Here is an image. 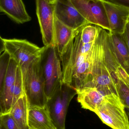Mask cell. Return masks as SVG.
<instances>
[{
    "label": "cell",
    "mask_w": 129,
    "mask_h": 129,
    "mask_svg": "<svg viewBox=\"0 0 129 129\" xmlns=\"http://www.w3.org/2000/svg\"><path fill=\"white\" fill-rule=\"evenodd\" d=\"M76 91L77 101L82 107L94 112L101 104L105 96L95 88H83Z\"/></svg>",
    "instance_id": "obj_16"
},
{
    "label": "cell",
    "mask_w": 129,
    "mask_h": 129,
    "mask_svg": "<svg viewBox=\"0 0 129 129\" xmlns=\"http://www.w3.org/2000/svg\"><path fill=\"white\" fill-rule=\"evenodd\" d=\"M76 94L75 89L63 83L61 87L48 99L46 108L57 129H65L68 106Z\"/></svg>",
    "instance_id": "obj_6"
},
{
    "label": "cell",
    "mask_w": 129,
    "mask_h": 129,
    "mask_svg": "<svg viewBox=\"0 0 129 129\" xmlns=\"http://www.w3.org/2000/svg\"><path fill=\"white\" fill-rule=\"evenodd\" d=\"M80 29L71 39L64 52L59 57L61 63L63 82L70 86L72 77L88 53L94 42L84 44L80 37Z\"/></svg>",
    "instance_id": "obj_3"
},
{
    "label": "cell",
    "mask_w": 129,
    "mask_h": 129,
    "mask_svg": "<svg viewBox=\"0 0 129 129\" xmlns=\"http://www.w3.org/2000/svg\"><path fill=\"white\" fill-rule=\"evenodd\" d=\"M89 24L110 31V25L103 0H70Z\"/></svg>",
    "instance_id": "obj_8"
},
{
    "label": "cell",
    "mask_w": 129,
    "mask_h": 129,
    "mask_svg": "<svg viewBox=\"0 0 129 129\" xmlns=\"http://www.w3.org/2000/svg\"><path fill=\"white\" fill-rule=\"evenodd\" d=\"M19 67V65L16 60L10 57L1 98L2 114L9 113L14 105V92L16 83Z\"/></svg>",
    "instance_id": "obj_12"
},
{
    "label": "cell",
    "mask_w": 129,
    "mask_h": 129,
    "mask_svg": "<svg viewBox=\"0 0 129 129\" xmlns=\"http://www.w3.org/2000/svg\"><path fill=\"white\" fill-rule=\"evenodd\" d=\"M54 4L55 17L71 29L77 30L89 24L70 0H56Z\"/></svg>",
    "instance_id": "obj_11"
},
{
    "label": "cell",
    "mask_w": 129,
    "mask_h": 129,
    "mask_svg": "<svg viewBox=\"0 0 129 129\" xmlns=\"http://www.w3.org/2000/svg\"><path fill=\"white\" fill-rule=\"evenodd\" d=\"M109 33L117 60L129 75V50L122 34Z\"/></svg>",
    "instance_id": "obj_18"
},
{
    "label": "cell",
    "mask_w": 129,
    "mask_h": 129,
    "mask_svg": "<svg viewBox=\"0 0 129 129\" xmlns=\"http://www.w3.org/2000/svg\"><path fill=\"white\" fill-rule=\"evenodd\" d=\"M126 112L128 115V117L129 122V110L126 109Z\"/></svg>",
    "instance_id": "obj_28"
},
{
    "label": "cell",
    "mask_w": 129,
    "mask_h": 129,
    "mask_svg": "<svg viewBox=\"0 0 129 129\" xmlns=\"http://www.w3.org/2000/svg\"><path fill=\"white\" fill-rule=\"evenodd\" d=\"M98 26L93 24H88L84 26L80 31V37L84 44L94 42L98 35Z\"/></svg>",
    "instance_id": "obj_20"
},
{
    "label": "cell",
    "mask_w": 129,
    "mask_h": 129,
    "mask_svg": "<svg viewBox=\"0 0 129 129\" xmlns=\"http://www.w3.org/2000/svg\"><path fill=\"white\" fill-rule=\"evenodd\" d=\"M110 27L109 33L122 34L129 19V10L103 0Z\"/></svg>",
    "instance_id": "obj_13"
},
{
    "label": "cell",
    "mask_w": 129,
    "mask_h": 129,
    "mask_svg": "<svg viewBox=\"0 0 129 129\" xmlns=\"http://www.w3.org/2000/svg\"><path fill=\"white\" fill-rule=\"evenodd\" d=\"M79 30L71 29L63 24L55 17L54 45L59 57L63 53L71 39Z\"/></svg>",
    "instance_id": "obj_17"
},
{
    "label": "cell",
    "mask_w": 129,
    "mask_h": 129,
    "mask_svg": "<svg viewBox=\"0 0 129 129\" xmlns=\"http://www.w3.org/2000/svg\"><path fill=\"white\" fill-rule=\"evenodd\" d=\"M1 117L7 129H20L9 113L1 114Z\"/></svg>",
    "instance_id": "obj_22"
},
{
    "label": "cell",
    "mask_w": 129,
    "mask_h": 129,
    "mask_svg": "<svg viewBox=\"0 0 129 129\" xmlns=\"http://www.w3.org/2000/svg\"><path fill=\"white\" fill-rule=\"evenodd\" d=\"M116 5L129 10V0H105Z\"/></svg>",
    "instance_id": "obj_23"
},
{
    "label": "cell",
    "mask_w": 129,
    "mask_h": 129,
    "mask_svg": "<svg viewBox=\"0 0 129 129\" xmlns=\"http://www.w3.org/2000/svg\"><path fill=\"white\" fill-rule=\"evenodd\" d=\"M29 107L25 94L13 106L9 113L20 129H29L28 124Z\"/></svg>",
    "instance_id": "obj_19"
},
{
    "label": "cell",
    "mask_w": 129,
    "mask_h": 129,
    "mask_svg": "<svg viewBox=\"0 0 129 129\" xmlns=\"http://www.w3.org/2000/svg\"><path fill=\"white\" fill-rule=\"evenodd\" d=\"M93 51L90 81L86 88H95L105 96L112 94L118 95L115 84L105 62L101 28L100 26H98Z\"/></svg>",
    "instance_id": "obj_2"
},
{
    "label": "cell",
    "mask_w": 129,
    "mask_h": 129,
    "mask_svg": "<svg viewBox=\"0 0 129 129\" xmlns=\"http://www.w3.org/2000/svg\"><path fill=\"white\" fill-rule=\"evenodd\" d=\"M41 65L48 100L63 83L60 60L55 45L45 46L41 56Z\"/></svg>",
    "instance_id": "obj_4"
},
{
    "label": "cell",
    "mask_w": 129,
    "mask_h": 129,
    "mask_svg": "<svg viewBox=\"0 0 129 129\" xmlns=\"http://www.w3.org/2000/svg\"><path fill=\"white\" fill-rule=\"evenodd\" d=\"M22 73L23 91L29 108H45L48 99L45 93L41 56L31 63Z\"/></svg>",
    "instance_id": "obj_1"
},
{
    "label": "cell",
    "mask_w": 129,
    "mask_h": 129,
    "mask_svg": "<svg viewBox=\"0 0 129 129\" xmlns=\"http://www.w3.org/2000/svg\"><path fill=\"white\" fill-rule=\"evenodd\" d=\"M123 38L129 50V21L127 23L124 32L122 34Z\"/></svg>",
    "instance_id": "obj_24"
},
{
    "label": "cell",
    "mask_w": 129,
    "mask_h": 129,
    "mask_svg": "<svg viewBox=\"0 0 129 129\" xmlns=\"http://www.w3.org/2000/svg\"><path fill=\"white\" fill-rule=\"evenodd\" d=\"M5 51L16 60L21 71L41 56L44 46L40 48L24 39H4Z\"/></svg>",
    "instance_id": "obj_7"
},
{
    "label": "cell",
    "mask_w": 129,
    "mask_h": 129,
    "mask_svg": "<svg viewBox=\"0 0 129 129\" xmlns=\"http://www.w3.org/2000/svg\"><path fill=\"white\" fill-rule=\"evenodd\" d=\"M5 51V45L4 40L0 36V55L2 53Z\"/></svg>",
    "instance_id": "obj_25"
},
{
    "label": "cell",
    "mask_w": 129,
    "mask_h": 129,
    "mask_svg": "<svg viewBox=\"0 0 129 129\" xmlns=\"http://www.w3.org/2000/svg\"></svg>",
    "instance_id": "obj_29"
},
{
    "label": "cell",
    "mask_w": 129,
    "mask_h": 129,
    "mask_svg": "<svg viewBox=\"0 0 129 129\" xmlns=\"http://www.w3.org/2000/svg\"><path fill=\"white\" fill-rule=\"evenodd\" d=\"M10 59V54L6 51L0 55V114H2L1 98L3 92L5 79Z\"/></svg>",
    "instance_id": "obj_21"
},
{
    "label": "cell",
    "mask_w": 129,
    "mask_h": 129,
    "mask_svg": "<svg viewBox=\"0 0 129 129\" xmlns=\"http://www.w3.org/2000/svg\"><path fill=\"white\" fill-rule=\"evenodd\" d=\"M95 113L105 124L113 129H129L125 108L117 95H106Z\"/></svg>",
    "instance_id": "obj_5"
},
{
    "label": "cell",
    "mask_w": 129,
    "mask_h": 129,
    "mask_svg": "<svg viewBox=\"0 0 129 129\" xmlns=\"http://www.w3.org/2000/svg\"><path fill=\"white\" fill-rule=\"evenodd\" d=\"M48 1H49L51 3H52L53 4H54L55 2L56 1V0H48Z\"/></svg>",
    "instance_id": "obj_27"
},
{
    "label": "cell",
    "mask_w": 129,
    "mask_h": 129,
    "mask_svg": "<svg viewBox=\"0 0 129 129\" xmlns=\"http://www.w3.org/2000/svg\"><path fill=\"white\" fill-rule=\"evenodd\" d=\"M105 63L120 100L126 109L129 110V75L114 54L108 57Z\"/></svg>",
    "instance_id": "obj_10"
},
{
    "label": "cell",
    "mask_w": 129,
    "mask_h": 129,
    "mask_svg": "<svg viewBox=\"0 0 129 129\" xmlns=\"http://www.w3.org/2000/svg\"><path fill=\"white\" fill-rule=\"evenodd\" d=\"M1 114H0V129H7L3 121L2 120L1 117Z\"/></svg>",
    "instance_id": "obj_26"
},
{
    "label": "cell",
    "mask_w": 129,
    "mask_h": 129,
    "mask_svg": "<svg viewBox=\"0 0 129 129\" xmlns=\"http://www.w3.org/2000/svg\"><path fill=\"white\" fill-rule=\"evenodd\" d=\"M0 11L19 24L29 22L31 19L22 0H0Z\"/></svg>",
    "instance_id": "obj_14"
},
{
    "label": "cell",
    "mask_w": 129,
    "mask_h": 129,
    "mask_svg": "<svg viewBox=\"0 0 129 129\" xmlns=\"http://www.w3.org/2000/svg\"><path fill=\"white\" fill-rule=\"evenodd\" d=\"M28 124L29 129H57L46 108H29Z\"/></svg>",
    "instance_id": "obj_15"
},
{
    "label": "cell",
    "mask_w": 129,
    "mask_h": 129,
    "mask_svg": "<svg viewBox=\"0 0 129 129\" xmlns=\"http://www.w3.org/2000/svg\"><path fill=\"white\" fill-rule=\"evenodd\" d=\"M36 11L45 46L54 45V4L48 0H36Z\"/></svg>",
    "instance_id": "obj_9"
}]
</instances>
